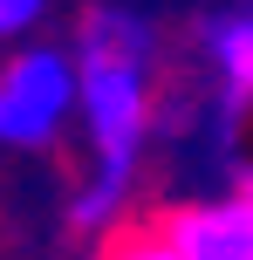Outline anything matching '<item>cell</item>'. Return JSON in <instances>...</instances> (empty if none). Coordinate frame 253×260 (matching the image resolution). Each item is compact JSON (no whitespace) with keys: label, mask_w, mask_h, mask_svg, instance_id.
<instances>
[{"label":"cell","mask_w":253,"mask_h":260,"mask_svg":"<svg viewBox=\"0 0 253 260\" xmlns=\"http://www.w3.org/2000/svg\"><path fill=\"white\" fill-rule=\"evenodd\" d=\"M68 62H76V117L89 123L96 171L130 185L151 137V27L123 7H96Z\"/></svg>","instance_id":"cell-1"},{"label":"cell","mask_w":253,"mask_h":260,"mask_svg":"<svg viewBox=\"0 0 253 260\" xmlns=\"http://www.w3.org/2000/svg\"><path fill=\"white\" fill-rule=\"evenodd\" d=\"M76 117V62L62 48H21L0 62V144L48 151Z\"/></svg>","instance_id":"cell-2"},{"label":"cell","mask_w":253,"mask_h":260,"mask_svg":"<svg viewBox=\"0 0 253 260\" xmlns=\"http://www.w3.org/2000/svg\"><path fill=\"white\" fill-rule=\"evenodd\" d=\"M158 240L171 260H253V199L233 185L226 199H199V206H171L158 219Z\"/></svg>","instance_id":"cell-3"},{"label":"cell","mask_w":253,"mask_h":260,"mask_svg":"<svg viewBox=\"0 0 253 260\" xmlns=\"http://www.w3.org/2000/svg\"><path fill=\"white\" fill-rule=\"evenodd\" d=\"M205 48H212V69H219V82H226V110L240 117L246 96H253V14H246V7L219 14Z\"/></svg>","instance_id":"cell-4"},{"label":"cell","mask_w":253,"mask_h":260,"mask_svg":"<svg viewBox=\"0 0 253 260\" xmlns=\"http://www.w3.org/2000/svg\"><path fill=\"white\" fill-rule=\"evenodd\" d=\"M123 192H130L123 178H103V171H96V178L82 185L76 199H68V226H76V233H110V226H117Z\"/></svg>","instance_id":"cell-5"},{"label":"cell","mask_w":253,"mask_h":260,"mask_svg":"<svg viewBox=\"0 0 253 260\" xmlns=\"http://www.w3.org/2000/svg\"><path fill=\"white\" fill-rule=\"evenodd\" d=\"M103 260H171V253H164L158 226H130V233L110 240V253H103Z\"/></svg>","instance_id":"cell-6"},{"label":"cell","mask_w":253,"mask_h":260,"mask_svg":"<svg viewBox=\"0 0 253 260\" xmlns=\"http://www.w3.org/2000/svg\"><path fill=\"white\" fill-rule=\"evenodd\" d=\"M41 14H48V0H0V41H7V35H27Z\"/></svg>","instance_id":"cell-7"}]
</instances>
